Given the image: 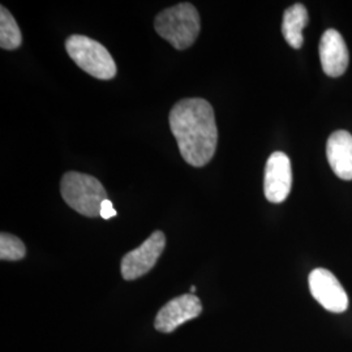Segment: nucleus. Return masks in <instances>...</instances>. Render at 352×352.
I'll list each match as a JSON object with an SVG mask.
<instances>
[{
  "label": "nucleus",
  "mask_w": 352,
  "mask_h": 352,
  "mask_svg": "<svg viewBox=\"0 0 352 352\" xmlns=\"http://www.w3.org/2000/svg\"><path fill=\"white\" fill-rule=\"evenodd\" d=\"M170 128L187 164L202 167L212 161L217 149L218 131L209 102L202 98L177 102L170 113Z\"/></svg>",
  "instance_id": "obj_1"
},
{
  "label": "nucleus",
  "mask_w": 352,
  "mask_h": 352,
  "mask_svg": "<svg viewBox=\"0 0 352 352\" xmlns=\"http://www.w3.org/2000/svg\"><path fill=\"white\" fill-rule=\"evenodd\" d=\"M154 28L176 50H186L200 34V14L193 4L180 3L160 13L155 17Z\"/></svg>",
  "instance_id": "obj_2"
},
{
  "label": "nucleus",
  "mask_w": 352,
  "mask_h": 352,
  "mask_svg": "<svg viewBox=\"0 0 352 352\" xmlns=\"http://www.w3.org/2000/svg\"><path fill=\"white\" fill-rule=\"evenodd\" d=\"M60 192L68 206L90 218L101 215L102 202L107 200V192L97 177L76 171L64 174Z\"/></svg>",
  "instance_id": "obj_3"
},
{
  "label": "nucleus",
  "mask_w": 352,
  "mask_h": 352,
  "mask_svg": "<svg viewBox=\"0 0 352 352\" xmlns=\"http://www.w3.org/2000/svg\"><path fill=\"white\" fill-rule=\"evenodd\" d=\"M65 50L82 71L96 78L111 80L116 75V64L111 54L96 39L74 34L67 38Z\"/></svg>",
  "instance_id": "obj_4"
},
{
  "label": "nucleus",
  "mask_w": 352,
  "mask_h": 352,
  "mask_svg": "<svg viewBox=\"0 0 352 352\" xmlns=\"http://www.w3.org/2000/svg\"><path fill=\"white\" fill-rule=\"evenodd\" d=\"M166 245L162 231H154L148 239L133 251L128 252L122 260L120 270L126 280H133L149 273L157 264Z\"/></svg>",
  "instance_id": "obj_5"
},
{
  "label": "nucleus",
  "mask_w": 352,
  "mask_h": 352,
  "mask_svg": "<svg viewBox=\"0 0 352 352\" xmlns=\"http://www.w3.org/2000/svg\"><path fill=\"white\" fill-rule=\"evenodd\" d=\"M312 296L327 311L342 314L349 307V296L336 276L327 269H315L308 278Z\"/></svg>",
  "instance_id": "obj_6"
},
{
  "label": "nucleus",
  "mask_w": 352,
  "mask_h": 352,
  "mask_svg": "<svg viewBox=\"0 0 352 352\" xmlns=\"http://www.w3.org/2000/svg\"><path fill=\"white\" fill-rule=\"evenodd\" d=\"M292 186V170L289 158L282 151H274L265 166V197L279 204L289 197Z\"/></svg>",
  "instance_id": "obj_7"
},
{
  "label": "nucleus",
  "mask_w": 352,
  "mask_h": 352,
  "mask_svg": "<svg viewBox=\"0 0 352 352\" xmlns=\"http://www.w3.org/2000/svg\"><path fill=\"white\" fill-rule=\"evenodd\" d=\"M202 304L193 294L177 296L164 305L155 317L154 327L162 333H173L176 327L201 315Z\"/></svg>",
  "instance_id": "obj_8"
},
{
  "label": "nucleus",
  "mask_w": 352,
  "mask_h": 352,
  "mask_svg": "<svg viewBox=\"0 0 352 352\" xmlns=\"http://www.w3.org/2000/svg\"><path fill=\"white\" fill-rule=\"evenodd\" d=\"M320 59L322 69L330 77L342 76L349 65V50L343 37L336 29H327L320 41Z\"/></svg>",
  "instance_id": "obj_9"
},
{
  "label": "nucleus",
  "mask_w": 352,
  "mask_h": 352,
  "mask_svg": "<svg viewBox=\"0 0 352 352\" xmlns=\"http://www.w3.org/2000/svg\"><path fill=\"white\" fill-rule=\"evenodd\" d=\"M327 161L334 174L343 180H352V135L336 131L327 144Z\"/></svg>",
  "instance_id": "obj_10"
},
{
  "label": "nucleus",
  "mask_w": 352,
  "mask_h": 352,
  "mask_svg": "<svg viewBox=\"0 0 352 352\" xmlns=\"http://www.w3.org/2000/svg\"><path fill=\"white\" fill-rule=\"evenodd\" d=\"M309 16L307 8L298 3L285 11L282 21V33L292 49H300L304 42L302 29L308 24Z\"/></svg>",
  "instance_id": "obj_11"
},
{
  "label": "nucleus",
  "mask_w": 352,
  "mask_h": 352,
  "mask_svg": "<svg viewBox=\"0 0 352 352\" xmlns=\"http://www.w3.org/2000/svg\"><path fill=\"white\" fill-rule=\"evenodd\" d=\"M23 36L11 12L1 6L0 8V47L14 50L21 46Z\"/></svg>",
  "instance_id": "obj_12"
},
{
  "label": "nucleus",
  "mask_w": 352,
  "mask_h": 352,
  "mask_svg": "<svg viewBox=\"0 0 352 352\" xmlns=\"http://www.w3.org/2000/svg\"><path fill=\"white\" fill-rule=\"evenodd\" d=\"M26 248L17 236L3 232L0 235V258L3 261H19L24 258Z\"/></svg>",
  "instance_id": "obj_13"
},
{
  "label": "nucleus",
  "mask_w": 352,
  "mask_h": 352,
  "mask_svg": "<svg viewBox=\"0 0 352 352\" xmlns=\"http://www.w3.org/2000/svg\"><path fill=\"white\" fill-rule=\"evenodd\" d=\"M116 210L113 209V202L110 201L109 199L102 202L101 205V217L103 219H110L116 215Z\"/></svg>",
  "instance_id": "obj_14"
},
{
  "label": "nucleus",
  "mask_w": 352,
  "mask_h": 352,
  "mask_svg": "<svg viewBox=\"0 0 352 352\" xmlns=\"http://www.w3.org/2000/svg\"><path fill=\"white\" fill-rule=\"evenodd\" d=\"M190 292H192V294H195V292H196V287H195V286H192V287H190Z\"/></svg>",
  "instance_id": "obj_15"
}]
</instances>
